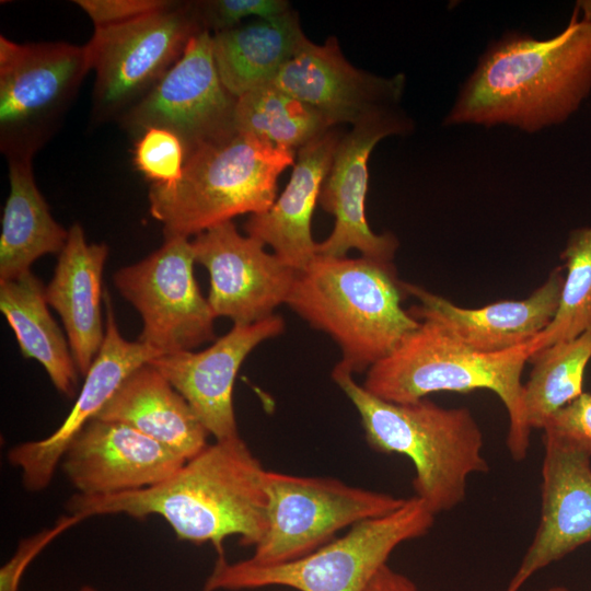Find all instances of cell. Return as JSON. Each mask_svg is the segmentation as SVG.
Listing matches in <instances>:
<instances>
[{"instance_id": "1", "label": "cell", "mask_w": 591, "mask_h": 591, "mask_svg": "<svg viewBox=\"0 0 591 591\" xmlns=\"http://www.w3.org/2000/svg\"><path fill=\"white\" fill-rule=\"evenodd\" d=\"M259 460L240 437L216 440L163 482L109 496H71L66 508L82 521L95 515H157L181 541L210 543L224 556L223 543L237 536L255 547L268 525V496Z\"/></svg>"}, {"instance_id": "2", "label": "cell", "mask_w": 591, "mask_h": 591, "mask_svg": "<svg viewBox=\"0 0 591 591\" xmlns=\"http://www.w3.org/2000/svg\"><path fill=\"white\" fill-rule=\"evenodd\" d=\"M590 93L591 26L575 8L553 37L509 33L494 42L443 125H508L532 134L569 119Z\"/></svg>"}, {"instance_id": "3", "label": "cell", "mask_w": 591, "mask_h": 591, "mask_svg": "<svg viewBox=\"0 0 591 591\" xmlns=\"http://www.w3.org/2000/svg\"><path fill=\"white\" fill-rule=\"evenodd\" d=\"M332 378L357 409L368 444L412 461L415 496L434 515L465 500L471 475L489 471L482 428L467 407H443L426 398L386 402L338 364Z\"/></svg>"}, {"instance_id": "4", "label": "cell", "mask_w": 591, "mask_h": 591, "mask_svg": "<svg viewBox=\"0 0 591 591\" xmlns=\"http://www.w3.org/2000/svg\"><path fill=\"white\" fill-rule=\"evenodd\" d=\"M405 296L392 262L317 255L297 271L286 304L336 341L338 366L361 373L419 326L402 308Z\"/></svg>"}, {"instance_id": "5", "label": "cell", "mask_w": 591, "mask_h": 591, "mask_svg": "<svg viewBox=\"0 0 591 591\" xmlns=\"http://www.w3.org/2000/svg\"><path fill=\"white\" fill-rule=\"evenodd\" d=\"M419 322L387 356L368 369L361 385L396 404L415 403L439 392L489 390L508 413L507 448L513 460H524L531 429L525 420L521 375L532 356L530 341L506 351L480 352L439 324Z\"/></svg>"}, {"instance_id": "6", "label": "cell", "mask_w": 591, "mask_h": 591, "mask_svg": "<svg viewBox=\"0 0 591 591\" xmlns=\"http://www.w3.org/2000/svg\"><path fill=\"white\" fill-rule=\"evenodd\" d=\"M296 155L237 132L186 158L176 184H152L150 213L162 223L164 239H189L237 216L264 212L274 205L278 177L294 165Z\"/></svg>"}, {"instance_id": "7", "label": "cell", "mask_w": 591, "mask_h": 591, "mask_svg": "<svg viewBox=\"0 0 591 591\" xmlns=\"http://www.w3.org/2000/svg\"><path fill=\"white\" fill-rule=\"evenodd\" d=\"M434 514L416 496L395 511L361 521L343 536L296 560L262 566L218 556L200 591L287 587L297 591H367L403 543L426 535Z\"/></svg>"}, {"instance_id": "8", "label": "cell", "mask_w": 591, "mask_h": 591, "mask_svg": "<svg viewBox=\"0 0 591 591\" xmlns=\"http://www.w3.org/2000/svg\"><path fill=\"white\" fill-rule=\"evenodd\" d=\"M194 1H173L152 14L123 24L95 27L85 44L95 80V124L118 120L139 103L204 32Z\"/></svg>"}, {"instance_id": "9", "label": "cell", "mask_w": 591, "mask_h": 591, "mask_svg": "<svg viewBox=\"0 0 591 591\" xmlns=\"http://www.w3.org/2000/svg\"><path fill=\"white\" fill-rule=\"evenodd\" d=\"M85 45L0 36V149L31 158L57 132L90 72Z\"/></svg>"}, {"instance_id": "10", "label": "cell", "mask_w": 591, "mask_h": 591, "mask_svg": "<svg viewBox=\"0 0 591 591\" xmlns=\"http://www.w3.org/2000/svg\"><path fill=\"white\" fill-rule=\"evenodd\" d=\"M268 525L248 561L271 566L301 558L346 528L391 513L407 498L332 477L265 472Z\"/></svg>"}, {"instance_id": "11", "label": "cell", "mask_w": 591, "mask_h": 591, "mask_svg": "<svg viewBox=\"0 0 591 591\" xmlns=\"http://www.w3.org/2000/svg\"><path fill=\"white\" fill-rule=\"evenodd\" d=\"M186 237L164 239L146 258L113 276L118 292L139 312L138 338L161 355L193 350L215 339V315L194 276Z\"/></svg>"}, {"instance_id": "12", "label": "cell", "mask_w": 591, "mask_h": 591, "mask_svg": "<svg viewBox=\"0 0 591 591\" xmlns=\"http://www.w3.org/2000/svg\"><path fill=\"white\" fill-rule=\"evenodd\" d=\"M237 99L222 84L212 55V34L204 31L159 83L117 123L137 138L151 128L175 134L185 160L197 150L236 134Z\"/></svg>"}, {"instance_id": "13", "label": "cell", "mask_w": 591, "mask_h": 591, "mask_svg": "<svg viewBox=\"0 0 591 591\" xmlns=\"http://www.w3.org/2000/svg\"><path fill=\"white\" fill-rule=\"evenodd\" d=\"M412 129V119L397 106L362 119L341 136L318 196V205L334 216L335 224L329 236L317 243V255L345 257L355 248L361 256L392 262L397 237L390 232L374 233L366 217L368 160L380 140Z\"/></svg>"}, {"instance_id": "14", "label": "cell", "mask_w": 591, "mask_h": 591, "mask_svg": "<svg viewBox=\"0 0 591 591\" xmlns=\"http://www.w3.org/2000/svg\"><path fill=\"white\" fill-rule=\"evenodd\" d=\"M192 246L195 262L210 276L207 300L215 317L248 325L287 302L297 271L267 253L260 241L240 234L232 221L199 233Z\"/></svg>"}, {"instance_id": "15", "label": "cell", "mask_w": 591, "mask_h": 591, "mask_svg": "<svg viewBox=\"0 0 591 591\" xmlns=\"http://www.w3.org/2000/svg\"><path fill=\"white\" fill-rule=\"evenodd\" d=\"M105 336L94 362L84 375L81 391L62 424L49 436L22 442L8 452L9 463L21 473L25 490L46 489L65 451L83 427L94 419L138 368L161 354L140 340H126L117 326L109 294L104 292Z\"/></svg>"}, {"instance_id": "16", "label": "cell", "mask_w": 591, "mask_h": 591, "mask_svg": "<svg viewBox=\"0 0 591 591\" xmlns=\"http://www.w3.org/2000/svg\"><path fill=\"white\" fill-rule=\"evenodd\" d=\"M271 84L317 111L333 126H354L399 106L405 76L386 78L356 68L344 56L338 39L329 36L323 45L306 38Z\"/></svg>"}, {"instance_id": "17", "label": "cell", "mask_w": 591, "mask_h": 591, "mask_svg": "<svg viewBox=\"0 0 591 591\" xmlns=\"http://www.w3.org/2000/svg\"><path fill=\"white\" fill-rule=\"evenodd\" d=\"M185 462L128 425L94 418L70 442L60 466L77 494L94 497L157 485Z\"/></svg>"}, {"instance_id": "18", "label": "cell", "mask_w": 591, "mask_h": 591, "mask_svg": "<svg viewBox=\"0 0 591 591\" xmlns=\"http://www.w3.org/2000/svg\"><path fill=\"white\" fill-rule=\"evenodd\" d=\"M285 331L283 318L271 315L248 325H233L201 351L160 355L149 363L183 395L216 440L240 436L233 406L239 369L260 343Z\"/></svg>"}, {"instance_id": "19", "label": "cell", "mask_w": 591, "mask_h": 591, "mask_svg": "<svg viewBox=\"0 0 591 591\" xmlns=\"http://www.w3.org/2000/svg\"><path fill=\"white\" fill-rule=\"evenodd\" d=\"M541 517L531 545L506 591L591 543V456L543 437Z\"/></svg>"}, {"instance_id": "20", "label": "cell", "mask_w": 591, "mask_h": 591, "mask_svg": "<svg viewBox=\"0 0 591 591\" xmlns=\"http://www.w3.org/2000/svg\"><path fill=\"white\" fill-rule=\"evenodd\" d=\"M564 278L563 267H555L528 298L478 309L457 306L417 285L402 281V287L420 303L408 310L414 318L434 322L467 347L490 354L525 345L548 326L558 309Z\"/></svg>"}, {"instance_id": "21", "label": "cell", "mask_w": 591, "mask_h": 591, "mask_svg": "<svg viewBox=\"0 0 591 591\" xmlns=\"http://www.w3.org/2000/svg\"><path fill=\"white\" fill-rule=\"evenodd\" d=\"M343 135L333 127L301 147L285 190L268 210L251 215L244 225L248 236L269 245L296 271L303 270L317 256L312 216Z\"/></svg>"}, {"instance_id": "22", "label": "cell", "mask_w": 591, "mask_h": 591, "mask_svg": "<svg viewBox=\"0 0 591 591\" xmlns=\"http://www.w3.org/2000/svg\"><path fill=\"white\" fill-rule=\"evenodd\" d=\"M68 230L54 276L45 287V298L60 315L78 371L85 375L105 336L101 299L108 247L105 243H88L78 222Z\"/></svg>"}, {"instance_id": "23", "label": "cell", "mask_w": 591, "mask_h": 591, "mask_svg": "<svg viewBox=\"0 0 591 591\" xmlns=\"http://www.w3.org/2000/svg\"><path fill=\"white\" fill-rule=\"evenodd\" d=\"M95 418L128 425L186 461L208 444L190 405L150 363L135 370Z\"/></svg>"}, {"instance_id": "24", "label": "cell", "mask_w": 591, "mask_h": 591, "mask_svg": "<svg viewBox=\"0 0 591 591\" xmlns=\"http://www.w3.org/2000/svg\"><path fill=\"white\" fill-rule=\"evenodd\" d=\"M306 38L293 10L212 34V55L222 84L239 99L271 83Z\"/></svg>"}, {"instance_id": "25", "label": "cell", "mask_w": 591, "mask_h": 591, "mask_svg": "<svg viewBox=\"0 0 591 591\" xmlns=\"http://www.w3.org/2000/svg\"><path fill=\"white\" fill-rule=\"evenodd\" d=\"M32 160H8L10 192L2 216L0 281L31 271L32 264L46 254H59L68 239L69 230L53 218L36 185Z\"/></svg>"}, {"instance_id": "26", "label": "cell", "mask_w": 591, "mask_h": 591, "mask_svg": "<svg viewBox=\"0 0 591 591\" xmlns=\"http://www.w3.org/2000/svg\"><path fill=\"white\" fill-rule=\"evenodd\" d=\"M0 310L23 356L38 361L55 389L72 398L78 393L79 371L69 341L48 310L42 280L27 271L0 281Z\"/></svg>"}, {"instance_id": "27", "label": "cell", "mask_w": 591, "mask_h": 591, "mask_svg": "<svg viewBox=\"0 0 591 591\" xmlns=\"http://www.w3.org/2000/svg\"><path fill=\"white\" fill-rule=\"evenodd\" d=\"M591 360V331L533 354L529 380L523 384L529 428L543 429L548 419L583 393L584 372Z\"/></svg>"}, {"instance_id": "28", "label": "cell", "mask_w": 591, "mask_h": 591, "mask_svg": "<svg viewBox=\"0 0 591 591\" xmlns=\"http://www.w3.org/2000/svg\"><path fill=\"white\" fill-rule=\"evenodd\" d=\"M237 132L254 136L278 149L297 152L333 126L317 111L269 83L237 99Z\"/></svg>"}, {"instance_id": "29", "label": "cell", "mask_w": 591, "mask_h": 591, "mask_svg": "<svg viewBox=\"0 0 591 591\" xmlns=\"http://www.w3.org/2000/svg\"><path fill=\"white\" fill-rule=\"evenodd\" d=\"M560 257L567 274L558 309L548 326L530 341L532 355L591 331V225L569 233Z\"/></svg>"}, {"instance_id": "30", "label": "cell", "mask_w": 591, "mask_h": 591, "mask_svg": "<svg viewBox=\"0 0 591 591\" xmlns=\"http://www.w3.org/2000/svg\"><path fill=\"white\" fill-rule=\"evenodd\" d=\"M134 162L137 170L152 184L172 186L183 175L184 146L170 130L151 128L137 138Z\"/></svg>"}, {"instance_id": "31", "label": "cell", "mask_w": 591, "mask_h": 591, "mask_svg": "<svg viewBox=\"0 0 591 591\" xmlns=\"http://www.w3.org/2000/svg\"><path fill=\"white\" fill-rule=\"evenodd\" d=\"M202 28L213 34L233 28L250 16L273 19L291 11L286 0H195Z\"/></svg>"}, {"instance_id": "32", "label": "cell", "mask_w": 591, "mask_h": 591, "mask_svg": "<svg viewBox=\"0 0 591 591\" xmlns=\"http://www.w3.org/2000/svg\"><path fill=\"white\" fill-rule=\"evenodd\" d=\"M542 430L543 437L557 440L591 456V393L583 392L559 409Z\"/></svg>"}, {"instance_id": "33", "label": "cell", "mask_w": 591, "mask_h": 591, "mask_svg": "<svg viewBox=\"0 0 591 591\" xmlns=\"http://www.w3.org/2000/svg\"><path fill=\"white\" fill-rule=\"evenodd\" d=\"M81 521L77 515H63L53 526L23 538L15 553L0 568V591H19L22 576L31 561L51 541Z\"/></svg>"}, {"instance_id": "34", "label": "cell", "mask_w": 591, "mask_h": 591, "mask_svg": "<svg viewBox=\"0 0 591 591\" xmlns=\"http://www.w3.org/2000/svg\"><path fill=\"white\" fill-rule=\"evenodd\" d=\"M173 0H76L74 4L92 21L95 27L123 24L158 12Z\"/></svg>"}, {"instance_id": "35", "label": "cell", "mask_w": 591, "mask_h": 591, "mask_svg": "<svg viewBox=\"0 0 591 591\" xmlns=\"http://www.w3.org/2000/svg\"><path fill=\"white\" fill-rule=\"evenodd\" d=\"M367 591H425L402 572L383 566L374 576Z\"/></svg>"}, {"instance_id": "36", "label": "cell", "mask_w": 591, "mask_h": 591, "mask_svg": "<svg viewBox=\"0 0 591 591\" xmlns=\"http://www.w3.org/2000/svg\"><path fill=\"white\" fill-rule=\"evenodd\" d=\"M576 9L582 13V20L591 26V0H579L576 3Z\"/></svg>"}, {"instance_id": "37", "label": "cell", "mask_w": 591, "mask_h": 591, "mask_svg": "<svg viewBox=\"0 0 591 591\" xmlns=\"http://www.w3.org/2000/svg\"><path fill=\"white\" fill-rule=\"evenodd\" d=\"M545 591H571V590L563 586H554V587L548 588Z\"/></svg>"}, {"instance_id": "38", "label": "cell", "mask_w": 591, "mask_h": 591, "mask_svg": "<svg viewBox=\"0 0 591 591\" xmlns=\"http://www.w3.org/2000/svg\"><path fill=\"white\" fill-rule=\"evenodd\" d=\"M78 591H97V590L92 586H82Z\"/></svg>"}]
</instances>
